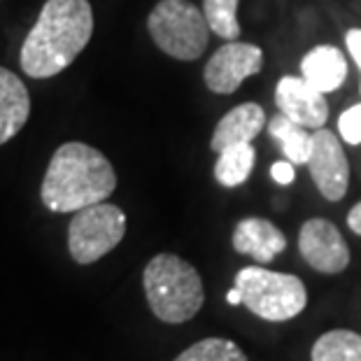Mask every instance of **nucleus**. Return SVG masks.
Returning a JSON list of instances; mask_svg holds the SVG:
<instances>
[{
    "mask_svg": "<svg viewBox=\"0 0 361 361\" xmlns=\"http://www.w3.org/2000/svg\"><path fill=\"white\" fill-rule=\"evenodd\" d=\"M301 78L322 94L341 89L348 80L345 54L334 44H317L301 59Z\"/></svg>",
    "mask_w": 361,
    "mask_h": 361,
    "instance_id": "obj_13",
    "label": "nucleus"
},
{
    "mask_svg": "<svg viewBox=\"0 0 361 361\" xmlns=\"http://www.w3.org/2000/svg\"><path fill=\"white\" fill-rule=\"evenodd\" d=\"M142 287L149 310L166 324H184L201 312L205 287L201 275L178 255H157L142 273Z\"/></svg>",
    "mask_w": 361,
    "mask_h": 361,
    "instance_id": "obj_3",
    "label": "nucleus"
},
{
    "mask_svg": "<svg viewBox=\"0 0 361 361\" xmlns=\"http://www.w3.org/2000/svg\"><path fill=\"white\" fill-rule=\"evenodd\" d=\"M117 189V173L103 152L87 142H66L54 152L40 198L51 212H78L103 203Z\"/></svg>",
    "mask_w": 361,
    "mask_h": 361,
    "instance_id": "obj_2",
    "label": "nucleus"
},
{
    "mask_svg": "<svg viewBox=\"0 0 361 361\" xmlns=\"http://www.w3.org/2000/svg\"><path fill=\"white\" fill-rule=\"evenodd\" d=\"M235 287L240 289L245 308L266 322L294 319L308 305V289L301 278L268 271L264 266L240 268Z\"/></svg>",
    "mask_w": 361,
    "mask_h": 361,
    "instance_id": "obj_4",
    "label": "nucleus"
},
{
    "mask_svg": "<svg viewBox=\"0 0 361 361\" xmlns=\"http://www.w3.org/2000/svg\"><path fill=\"white\" fill-rule=\"evenodd\" d=\"M266 128V112L259 103H240L228 110L217 121L214 133L210 137L212 152H221L233 145L252 142Z\"/></svg>",
    "mask_w": 361,
    "mask_h": 361,
    "instance_id": "obj_12",
    "label": "nucleus"
},
{
    "mask_svg": "<svg viewBox=\"0 0 361 361\" xmlns=\"http://www.w3.org/2000/svg\"><path fill=\"white\" fill-rule=\"evenodd\" d=\"M238 3L240 0H203V14L214 35L224 37V40H238L240 35Z\"/></svg>",
    "mask_w": 361,
    "mask_h": 361,
    "instance_id": "obj_19",
    "label": "nucleus"
},
{
    "mask_svg": "<svg viewBox=\"0 0 361 361\" xmlns=\"http://www.w3.org/2000/svg\"><path fill=\"white\" fill-rule=\"evenodd\" d=\"M264 68V51L252 42L228 40L205 63L203 80L212 94L228 96L240 89V84Z\"/></svg>",
    "mask_w": 361,
    "mask_h": 361,
    "instance_id": "obj_7",
    "label": "nucleus"
},
{
    "mask_svg": "<svg viewBox=\"0 0 361 361\" xmlns=\"http://www.w3.org/2000/svg\"><path fill=\"white\" fill-rule=\"evenodd\" d=\"M348 226H350V231H352V233L361 235V201L348 212Z\"/></svg>",
    "mask_w": 361,
    "mask_h": 361,
    "instance_id": "obj_23",
    "label": "nucleus"
},
{
    "mask_svg": "<svg viewBox=\"0 0 361 361\" xmlns=\"http://www.w3.org/2000/svg\"><path fill=\"white\" fill-rule=\"evenodd\" d=\"M30 96L17 73L0 68V145L12 140L26 126Z\"/></svg>",
    "mask_w": 361,
    "mask_h": 361,
    "instance_id": "obj_14",
    "label": "nucleus"
},
{
    "mask_svg": "<svg viewBox=\"0 0 361 361\" xmlns=\"http://www.w3.org/2000/svg\"><path fill=\"white\" fill-rule=\"evenodd\" d=\"M326 94H322L303 78L287 75L275 87V105L291 121L305 128H324L329 119Z\"/></svg>",
    "mask_w": 361,
    "mask_h": 361,
    "instance_id": "obj_10",
    "label": "nucleus"
},
{
    "mask_svg": "<svg viewBox=\"0 0 361 361\" xmlns=\"http://www.w3.org/2000/svg\"><path fill=\"white\" fill-rule=\"evenodd\" d=\"M298 252L312 271L338 275L350 266V247L334 221L312 217L298 231Z\"/></svg>",
    "mask_w": 361,
    "mask_h": 361,
    "instance_id": "obj_9",
    "label": "nucleus"
},
{
    "mask_svg": "<svg viewBox=\"0 0 361 361\" xmlns=\"http://www.w3.org/2000/svg\"><path fill=\"white\" fill-rule=\"evenodd\" d=\"M271 178L278 184H282V187H287V184H291L296 180V168L289 159L275 161V164L271 166Z\"/></svg>",
    "mask_w": 361,
    "mask_h": 361,
    "instance_id": "obj_21",
    "label": "nucleus"
},
{
    "mask_svg": "<svg viewBox=\"0 0 361 361\" xmlns=\"http://www.w3.org/2000/svg\"><path fill=\"white\" fill-rule=\"evenodd\" d=\"M338 130L348 145H361V103L348 107L338 117Z\"/></svg>",
    "mask_w": 361,
    "mask_h": 361,
    "instance_id": "obj_20",
    "label": "nucleus"
},
{
    "mask_svg": "<svg viewBox=\"0 0 361 361\" xmlns=\"http://www.w3.org/2000/svg\"><path fill=\"white\" fill-rule=\"evenodd\" d=\"M268 133L273 135V140H278L284 159H289L294 166L308 164L312 152V133L308 128L291 121L280 112L268 121Z\"/></svg>",
    "mask_w": 361,
    "mask_h": 361,
    "instance_id": "obj_15",
    "label": "nucleus"
},
{
    "mask_svg": "<svg viewBox=\"0 0 361 361\" xmlns=\"http://www.w3.org/2000/svg\"><path fill=\"white\" fill-rule=\"evenodd\" d=\"M257 149L252 147V142L233 145L217 152V164H214V180L221 187L235 189L250 180L252 171H255Z\"/></svg>",
    "mask_w": 361,
    "mask_h": 361,
    "instance_id": "obj_16",
    "label": "nucleus"
},
{
    "mask_svg": "<svg viewBox=\"0 0 361 361\" xmlns=\"http://www.w3.org/2000/svg\"><path fill=\"white\" fill-rule=\"evenodd\" d=\"M305 166L326 201H343L350 187V161L334 130L326 126L312 130V152Z\"/></svg>",
    "mask_w": 361,
    "mask_h": 361,
    "instance_id": "obj_8",
    "label": "nucleus"
},
{
    "mask_svg": "<svg viewBox=\"0 0 361 361\" xmlns=\"http://www.w3.org/2000/svg\"><path fill=\"white\" fill-rule=\"evenodd\" d=\"M226 303H228V305H240V303H243V294H240V289H238L235 284H233V289H228Z\"/></svg>",
    "mask_w": 361,
    "mask_h": 361,
    "instance_id": "obj_24",
    "label": "nucleus"
},
{
    "mask_svg": "<svg viewBox=\"0 0 361 361\" xmlns=\"http://www.w3.org/2000/svg\"><path fill=\"white\" fill-rule=\"evenodd\" d=\"M310 361H361V336L350 329L322 334L310 350Z\"/></svg>",
    "mask_w": 361,
    "mask_h": 361,
    "instance_id": "obj_17",
    "label": "nucleus"
},
{
    "mask_svg": "<svg viewBox=\"0 0 361 361\" xmlns=\"http://www.w3.org/2000/svg\"><path fill=\"white\" fill-rule=\"evenodd\" d=\"M231 245L238 255H247L259 264H271L287 250V235L264 217H245L233 228Z\"/></svg>",
    "mask_w": 361,
    "mask_h": 361,
    "instance_id": "obj_11",
    "label": "nucleus"
},
{
    "mask_svg": "<svg viewBox=\"0 0 361 361\" xmlns=\"http://www.w3.org/2000/svg\"><path fill=\"white\" fill-rule=\"evenodd\" d=\"M175 361H250L245 352L228 338H203L194 343Z\"/></svg>",
    "mask_w": 361,
    "mask_h": 361,
    "instance_id": "obj_18",
    "label": "nucleus"
},
{
    "mask_svg": "<svg viewBox=\"0 0 361 361\" xmlns=\"http://www.w3.org/2000/svg\"><path fill=\"white\" fill-rule=\"evenodd\" d=\"M345 44H348L350 56L355 59V63L361 71V28H350L348 35H345Z\"/></svg>",
    "mask_w": 361,
    "mask_h": 361,
    "instance_id": "obj_22",
    "label": "nucleus"
},
{
    "mask_svg": "<svg viewBox=\"0 0 361 361\" xmlns=\"http://www.w3.org/2000/svg\"><path fill=\"white\" fill-rule=\"evenodd\" d=\"M147 28L157 47L178 61L201 59L212 33L203 10L189 0L157 3L147 17Z\"/></svg>",
    "mask_w": 361,
    "mask_h": 361,
    "instance_id": "obj_5",
    "label": "nucleus"
},
{
    "mask_svg": "<svg viewBox=\"0 0 361 361\" xmlns=\"http://www.w3.org/2000/svg\"><path fill=\"white\" fill-rule=\"evenodd\" d=\"M94 35V10L89 0H47L35 26L21 44L19 63L33 80L63 73Z\"/></svg>",
    "mask_w": 361,
    "mask_h": 361,
    "instance_id": "obj_1",
    "label": "nucleus"
},
{
    "mask_svg": "<svg viewBox=\"0 0 361 361\" xmlns=\"http://www.w3.org/2000/svg\"><path fill=\"white\" fill-rule=\"evenodd\" d=\"M126 233V214L112 203H94L75 212L68 226V250L80 266L96 264L117 247Z\"/></svg>",
    "mask_w": 361,
    "mask_h": 361,
    "instance_id": "obj_6",
    "label": "nucleus"
}]
</instances>
